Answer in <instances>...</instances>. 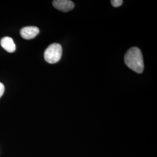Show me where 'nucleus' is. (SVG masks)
<instances>
[{"label": "nucleus", "instance_id": "6", "mask_svg": "<svg viewBox=\"0 0 157 157\" xmlns=\"http://www.w3.org/2000/svg\"><path fill=\"white\" fill-rule=\"evenodd\" d=\"M111 4L113 7H118L122 5L124 1L122 0H112Z\"/></svg>", "mask_w": 157, "mask_h": 157}, {"label": "nucleus", "instance_id": "7", "mask_svg": "<svg viewBox=\"0 0 157 157\" xmlns=\"http://www.w3.org/2000/svg\"><path fill=\"white\" fill-rule=\"evenodd\" d=\"M5 91V86L2 83L0 82V98L2 96Z\"/></svg>", "mask_w": 157, "mask_h": 157}, {"label": "nucleus", "instance_id": "3", "mask_svg": "<svg viewBox=\"0 0 157 157\" xmlns=\"http://www.w3.org/2000/svg\"><path fill=\"white\" fill-rule=\"evenodd\" d=\"M52 4L56 9L64 12L69 11L75 7L73 2L69 0H55L53 1Z\"/></svg>", "mask_w": 157, "mask_h": 157}, {"label": "nucleus", "instance_id": "4", "mask_svg": "<svg viewBox=\"0 0 157 157\" xmlns=\"http://www.w3.org/2000/svg\"><path fill=\"white\" fill-rule=\"evenodd\" d=\"M39 29L36 26H27L22 29L20 33L23 39L30 40L34 39L39 33Z\"/></svg>", "mask_w": 157, "mask_h": 157}, {"label": "nucleus", "instance_id": "2", "mask_svg": "<svg viewBox=\"0 0 157 157\" xmlns=\"http://www.w3.org/2000/svg\"><path fill=\"white\" fill-rule=\"evenodd\" d=\"M62 54V46L59 44L54 43L45 50L44 56L46 62L53 64L59 61Z\"/></svg>", "mask_w": 157, "mask_h": 157}, {"label": "nucleus", "instance_id": "1", "mask_svg": "<svg viewBox=\"0 0 157 157\" xmlns=\"http://www.w3.org/2000/svg\"><path fill=\"white\" fill-rule=\"evenodd\" d=\"M124 62L128 67L137 73H141L144 70L143 57L140 50L137 47H132L124 56Z\"/></svg>", "mask_w": 157, "mask_h": 157}, {"label": "nucleus", "instance_id": "5", "mask_svg": "<svg viewBox=\"0 0 157 157\" xmlns=\"http://www.w3.org/2000/svg\"><path fill=\"white\" fill-rule=\"evenodd\" d=\"M1 45L7 52L10 53L14 52L16 50V45L13 40L10 37H5L1 40Z\"/></svg>", "mask_w": 157, "mask_h": 157}]
</instances>
